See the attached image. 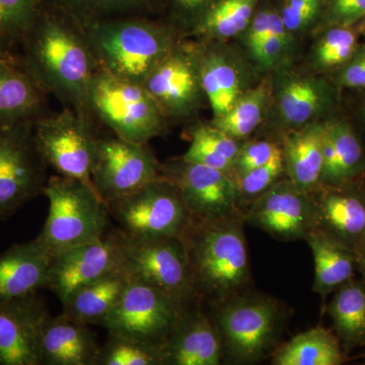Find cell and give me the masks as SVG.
I'll return each instance as SVG.
<instances>
[{
    "label": "cell",
    "mask_w": 365,
    "mask_h": 365,
    "mask_svg": "<svg viewBox=\"0 0 365 365\" xmlns=\"http://www.w3.org/2000/svg\"><path fill=\"white\" fill-rule=\"evenodd\" d=\"M78 21L102 20L124 16H148L157 0H42Z\"/></svg>",
    "instance_id": "obj_31"
},
{
    "label": "cell",
    "mask_w": 365,
    "mask_h": 365,
    "mask_svg": "<svg viewBox=\"0 0 365 365\" xmlns=\"http://www.w3.org/2000/svg\"><path fill=\"white\" fill-rule=\"evenodd\" d=\"M260 0H217L190 28L191 35L227 39L247 30Z\"/></svg>",
    "instance_id": "obj_29"
},
{
    "label": "cell",
    "mask_w": 365,
    "mask_h": 365,
    "mask_svg": "<svg viewBox=\"0 0 365 365\" xmlns=\"http://www.w3.org/2000/svg\"><path fill=\"white\" fill-rule=\"evenodd\" d=\"M43 6L42 0H0V54L16 59V51Z\"/></svg>",
    "instance_id": "obj_32"
},
{
    "label": "cell",
    "mask_w": 365,
    "mask_h": 365,
    "mask_svg": "<svg viewBox=\"0 0 365 365\" xmlns=\"http://www.w3.org/2000/svg\"><path fill=\"white\" fill-rule=\"evenodd\" d=\"M335 148L336 163L332 181L329 186L351 182L362 168L361 144L351 127L343 122L327 124Z\"/></svg>",
    "instance_id": "obj_35"
},
{
    "label": "cell",
    "mask_w": 365,
    "mask_h": 365,
    "mask_svg": "<svg viewBox=\"0 0 365 365\" xmlns=\"http://www.w3.org/2000/svg\"><path fill=\"white\" fill-rule=\"evenodd\" d=\"M123 266L132 279L140 281L188 302L192 287L188 252L182 237H137L119 230Z\"/></svg>",
    "instance_id": "obj_10"
},
{
    "label": "cell",
    "mask_w": 365,
    "mask_h": 365,
    "mask_svg": "<svg viewBox=\"0 0 365 365\" xmlns=\"http://www.w3.org/2000/svg\"><path fill=\"white\" fill-rule=\"evenodd\" d=\"M341 83L348 88H365V48L352 55L340 76Z\"/></svg>",
    "instance_id": "obj_46"
},
{
    "label": "cell",
    "mask_w": 365,
    "mask_h": 365,
    "mask_svg": "<svg viewBox=\"0 0 365 365\" xmlns=\"http://www.w3.org/2000/svg\"><path fill=\"white\" fill-rule=\"evenodd\" d=\"M356 50V38L347 26L331 29L319 41L317 60L321 66H335L347 62Z\"/></svg>",
    "instance_id": "obj_37"
},
{
    "label": "cell",
    "mask_w": 365,
    "mask_h": 365,
    "mask_svg": "<svg viewBox=\"0 0 365 365\" xmlns=\"http://www.w3.org/2000/svg\"><path fill=\"white\" fill-rule=\"evenodd\" d=\"M162 174L179 190L193 220H220L241 213L235 179L227 173L180 158L163 163Z\"/></svg>",
    "instance_id": "obj_13"
},
{
    "label": "cell",
    "mask_w": 365,
    "mask_h": 365,
    "mask_svg": "<svg viewBox=\"0 0 365 365\" xmlns=\"http://www.w3.org/2000/svg\"><path fill=\"white\" fill-rule=\"evenodd\" d=\"M162 165L148 143L101 136L91 170V182L106 203L133 193L163 178Z\"/></svg>",
    "instance_id": "obj_12"
},
{
    "label": "cell",
    "mask_w": 365,
    "mask_h": 365,
    "mask_svg": "<svg viewBox=\"0 0 365 365\" xmlns=\"http://www.w3.org/2000/svg\"><path fill=\"white\" fill-rule=\"evenodd\" d=\"M131 281L130 274L124 266L115 269L73 292L62 304L63 313L88 325H100Z\"/></svg>",
    "instance_id": "obj_24"
},
{
    "label": "cell",
    "mask_w": 365,
    "mask_h": 365,
    "mask_svg": "<svg viewBox=\"0 0 365 365\" xmlns=\"http://www.w3.org/2000/svg\"><path fill=\"white\" fill-rule=\"evenodd\" d=\"M96 125L90 115L69 107L37 118L34 132L48 167L93 186L91 170L100 138Z\"/></svg>",
    "instance_id": "obj_7"
},
{
    "label": "cell",
    "mask_w": 365,
    "mask_h": 365,
    "mask_svg": "<svg viewBox=\"0 0 365 365\" xmlns=\"http://www.w3.org/2000/svg\"><path fill=\"white\" fill-rule=\"evenodd\" d=\"M34 122L0 126V222L43 194L48 181Z\"/></svg>",
    "instance_id": "obj_8"
},
{
    "label": "cell",
    "mask_w": 365,
    "mask_h": 365,
    "mask_svg": "<svg viewBox=\"0 0 365 365\" xmlns=\"http://www.w3.org/2000/svg\"><path fill=\"white\" fill-rule=\"evenodd\" d=\"M52 254L38 237L0 255V302L37 294L45 288Z\"/></svg>",
    "instance_id": "obj_21"
},
{
    "label": "cell",
    "mask_w": 365,
    "mask_h": 365,
    "mask_svg": "<svg viewBox=\"0 0 365 365\" xmlns=\"http://www.w3.org/2000/svg\"><path fill=\"white\" fill-rule=\"evenodd\" d=\"M186 304L158 288L132 279L100 326L109 334L163 344Z\"/></svg>",
    "instance_id": "obj_11"
},
{
    "label": "cell",
    "mask_w": 365,
    "mask_h": 365,
    "mask_svg": "<svg viewBox=\"0 0 365 365\" xmlns=\"http://www.w3.org/2000/svg\"><path fill=\"white\" fill-rule=\"evenodd\" d=\"M107 205L110 215L132 237H182L193 220L179 190L165 177Z\"/></svg>",
    "instance_id": "obj_9"
},
{
    "label": "cell",
    "mask_w": 365,
    "mask_h": 365,
    "mask_svg": "<svg viewBox=\"0 0 365 365\" xmlns=\"http://www.w3.org/2000/svg\"><path fill=\"white\" fill-rule=\"evenodd\" d=\"M267 96L265 86H257L241 95L234 106L222 116L215 118L211 125L235 140L250 135L262 121Z\"/></svg>",
    "instance_id": "obj_33"
},
{
    "label": "cell",
    "mask_w": 365,
    "mask_h": 365,
    "mask_svg": "<svg viewBox=\"0 0 365 365\" xmlns=\"http://www.w3.org/2000/svg\"><path fill=\"white\" fill-rule=\"evenodd\" d=\"M182 158L186 162L199 163V165L222 170L227 174L234 169V163L232 160L195 143L190 144L188 150L184 153Z\"/></svg>",
    "instance_id": "obj_43"
},
{
    "label": "cell",
    "mask_w": 365,
    "mask_h": 365,
    "mask_svg": "<svg viewBox=\"0 0 365 365\" xmlns=\"http://www.w3.org/2000/svg\"><path fill=\"white\" fill-rule=\"evenodd\" d=\"M364 19V28H365V16Z\"/></svg>",
    "instance_id": "obj_49"
},
{
    "label": "cell",
    "mask_w": 365,
    "mask_h": 365,
    "mask_svg": "<svg viewBox=\"0 0 365 365\" xmlns=\"http://www.w3.org/2000/svg\"><path fill=\"white\" fill-rule=\"evenodd\" d=\"M98 365H165L163 344L109 334Z\"/></svg>",
    "instance_id": "obj_34"
},
{
    "label": "cell",
    "mask_w": 365,
    "mask_h": 365,
    "mask_svg": "<svg viewBox=\"0 0 365 365\" xmlns=\"http://www.w3.org/2000/svg\"><path fill=\"white\" fill-rule=\"evenodd\" d=\"M86 112L118 137L137 143L162 135L168 120L143 85L98 67L86 97Z\"/></svg>",
    "instance_id": "obj_5"
},
{
    "label": "cell",
    "mask_w": 365,
    "mask_h": 365,
    "mask_svg": "<svg viewBox=\"0 0 365 365\" xmlns=\"http://www.w3.org/2000/svg\"><path fill=\"white\" fill-rule=\"evenodd\" d=\"M165 365H218L223 360L222 341L212 319L185 309L163 343Z\"/></svg>",
    "instance_id": "obj_19"
},
{
    "label": "cell",
    "mask_w": 365,
    "mask_h": 365,
    "mask_svg": "<svg viewBox=\"0 0 365 365\" xmlns=\"http://www.w3.org/2000/svg\"><path fill=\"white\" fill-rule=\"evenodd\" d=\"M100 67L143 85L148 74L179 42L174 26L148 16L78 21Z\"/></svg>",
    "instance_id": "obj_3"
},
{
    "label": "cell",
    "mask_w": 365,
    "mask_h": 365,
    "mask_svg": "<svg viewBox=\"0 0 365 365\" xmlns=\"http://www.w3.org/2000/svg\"><path fill=\"white\" fill-rule=\"evenodd\" d=\"M189 136L191 143L200 144L204 148L228 158L232 163H235L241 148L237 140L223 133L212 125H196L190 129Z\"/></svg>",
    "instance_id": "obj_39"
},
{
    "label": "cell",
    "mask_w": 365,
    "mask_h": 365,
    "mask_svg": "<svg viewBox=\"0 0 365 365\" xmlns=\"http://www.w3.org/2000/svg\"><path fill=\"white\" fill-rule=\"evenodd\" d=\"M316 228L323 230L357 253L365 242V193L351 182L319 185L313 191Z\"/></svg>",
    "instance_id": "obj_18"
},
{
    "label": "cell",
    "mask_w": 365,
    "mask_h": 365,
    "mask_svg": "<svg viewBox=\"0 0 365 365\" xmlns=\"http://www.w3.org/2000/svg\"><path fill=\"white\" fill-rule=\"evenodd\" d=\"M100 349L88 324L66 313L46 321L40 340L41 365H98Z\"/></svg>",
    "instance_id": "obj_20"
},
{
    "label": "cell",
    "mask_w": 365,
    "mask_h": 365,
    "mask_svg": "<svg viewBox=\"0 0 365 365\" xmlns=\"http://www.w3.org/2000/svg\"><path fill=\"white\" fill-rule=\"evenodd\" d=\"M336 337L345 352L365 346V284L352 279L334 292L328 307Z\"/></svg>",
    "instance_id": "obj_26"
},
{
    "label": "cell",
    "mask_w": 365,
    "mask_h": 365,
    "mask_svg": "<svg viewBox=\"0 0 365 365\" xmlns=\"http://www.w3.org/2000/svg\"><path fill=\"white\" fill-rule=\"evenodd\" d=\"M282 309L275 299L260 294H237L215 304V324L223 359L254 364L275 347L282 330Z\"/></svg>",
    "instance_id": "obj_6"
},
{
    "label": "cell",
    "mask_w": 365,
    "mask_h": 365,
    "mask_svg": "<svg viewBox=\"0 0 365 365\" xmlns=\"http://www.w3.org/2000/svg\"><path fill=\"white\" fill-rule=\"evenodd\" d=\"M249 223L282 242L304 240L316 228V206L311 192L289 179L277 181L242 213Z\"/></svg>",
    "instance_id": "obj_14"
},
{
    "label": "cell",
    "mask_w": 365,
    "mask_h": 365,
    "mask_svg": "<svg viewBox=\"0 0 365 365\" xmlns=\"http://www.w3.org/2000/svg\"><path fill=\"white\" fill-rule=\"evenodd\" d=\"M304 241L313 253L314 292L323 299L351 280L357 269V255L323 230L314 228Z\"/></svg>",
    "instance_id": "obj_23"
},
{
    "label": "cell",
    "mask_w": 365,
    "mask_h": 365,
    "mask_svg": "<svg viewBox=\"0 0 365 365\" xmlns=\"http://www.w3.org/2000/svg\"><path fill=\"white\" fill-rule=\"evenodd\" d=\"M324 16L340 26H348L365 16V0H323Z\"/></svg>",
    "instance_id": "obj_41"
},
{
    "label": "cell",
    "mask_w": 365,
    "mask_h": 365,
    "mask_svg": "<svg viewBox=\"0 0 365 365\" xmlns=\"http://www.w3.org/2000/svg\"><path fill=\"white\" fill-rule=\"evenodd\" d=\"M123 266V250L119 232L105 235L53 255L46 277V289L64 302L79 288Z\"/></svg>",
    "instance_id": "obj_16"
},
{
    "label": "cell",
    "mask_w": 365,
    "mask_h": 365,
    "mask_svg": "<svg viewBox=\"0 0 365 365\" xmlns=\"http://www.w3.org/2000/svg\"><path fill=\"white\" fill-rule=\"evenodd\" d=\"M270 11L271 7L263 6H257L251 23L247 28V44L253 52L262 41L265 39L270 32Z\"/></svg>",
    "instance_id": "obj_44"
},
{
    "label": "cell",
    "mask_w": 365,
    "mask_h": 365,
    "mask_svg": "<svg viewBox=\"0 0 365 365\" xmlns=\"http://www.w3.org/2000/svg\"><path fill=\"white\" fill-rule=\"evenodd\" d=\"M195 47L204 96L210 103L215 118L222 116L241 97L239 73L217 52L201 46Z\"/></svg>",
    "instance_id": "obj_27"
},
{
    "label": "cell",
    "mask_w": 365,
    "mask_h": 365,
    "mask_svg": "<svg viewBox=\"0 0 365 365\" xmlns=\"http://www.w3.org/2000/svg\"><path fill=\"white\" fill-rule=\"evenodd\" d=\"M325 104V91L317 81L309 78H288L278 93V108L284 123L299 128L311 121Z\"/></svg>",
    "instance_id": "obj_30"
},
{
    "label": "cell",
    "mask_w": 365,
    "mask_h": 365,
    "mask_svg": "<svg viewBox=\"0 0 365 365\" xmlns=\"http://www.w3.org/2000/svg\"><path fill=\"white\" fill-rule=\"evenodd\" d=\"M344 351L330 331L316 327L294 336L274 353V365H340Z\"/></svg>",
    "instance_id": "obj_28"
},
{
    "label": "cell",
    "mask_w": 365,
    "mask_h": 365,
    "mask_svg": "<svg viewBox=\"0 0 365 365\" xmlns=\"http://www.w3.org/2000/svg\"><path fill=\"white\" fill-rule=\"evenodd\" d=\"M49 317L37 294L0 302V365H41V335Z\"/></svg>",
    "instance_id": "obj_17"
},
{
    "label": "cell",
    "mask_w": 365,
    "mask_h": 365,
    "mask_svg": "<svg viewBox=\"0 0 365 365\" xmlns=\"http://www.w3.org/2000/svg\"><path fill=\"white\" fill-rule=\"evenodd\" d=\"M357 269L362 276V281L365 284V242L357 251Z\"/></svg>",
    "instance_id": "obj_47"
},
{
    "label": "cell",
    "mask_w": 365,
    "mask_h": 365,
    "mask_svg": "<svg viewBox=\"0 0 365 365\" xmlns=\"http://www.w3.org/2000/svg\"><path fill=\"white\" fill-rule=\"evenodd\" d=\"M324 125L309 124L290 133L282 148L285 172L297 188L311 192L321 184Z\"/></svg>",
    "instance_id": "obj_25"
},
{
    "label": "cell",
    "mask_w": 365,
    "mask_h": 365,
    "mask_svg": "<svg viewBox=\"0 0 365 365\" xmlns=\"http://www.w3.org/2000/svg\"><path fill=\"white\" fill-rule=\"evenodd\" d=\"M217 0H168L173 14L178 20L187 24L189 28Z\"/></svg>",
    "instance_id": "obj_45"
},
{
    "label": "cell",
    "mask_w": 365,
    "mask_h": 365,
    "mask_svg": "<svg viewBox=\"0 0 365 365\" xmlns=\"http://www.w3.org/2000/svg\"><path fill=\"white\" fill-rule=\"evenodd\" d=\"M43 194L49 212L37 237L52 256L104 237L110 211L95 187L57 175L48 179Z\"/></svg>",
    "instance_id": "obj_4"
},
{
    "label": "cell",
    "mask_w": 365,
    "mask_h": 365,
    "mask_svg": "<svg viewBox=\"0 0 365 365\" xmlns=\"http://www.w3.org/2000/svg\"><path fill=\"white\" fill-rule=\"evenodd\" d=\"M323 0H284L279 14L288 32L304 30L322 13Z\"/></svg>",
    "instance_id": "obj_40"
},
{
    "label": "cell",
    "mask_w": 365,
    "mask_h": 365,
    "mask_svg": "<svg viewBox=\"0 0 365 365\" xmlns=\"http://www.w3.org/2000/svg\"><path fill=\"white\" fill-rule=\"evenodd\" d=\"M0 57H6V58H11V57L4 56V55L0 54Z\"/></svg>",
    "instance_id": "obj_48"
},
{
    "label": "cell",
    "mask_w": 365,
    "mask_h": 365,
    "mask_svg": "<svg viewBox=\"0 0 365 365\" xmlns=\"http://www.w3.org/2000/svg\"><path fill=\"white\" fill-rule=\"evenodd\" d=\"M143 86L167 120L191 116L204 95L195 46L178 42L151 71Z\"/></svg>",
    "instance_id": "obj_15"
},
{
    "label": "cell",
    "mask_w": 365,
    "mask_h": 365,
    "mask_svg": "<svg viewBox=\"0 0 365 365\" xmlns=\"http://www.w3.org/2000/svg\"><path fill=\"white\" fill-rule=\"evenodd\" d=\"M18 49L19 66L47 95L86 113L88 88L100 66L76 19L43 4Z\"/></svg>",
    "instance_id": "obj_1"
},
{
    "label": "cell",
    "mask_w": 365,
    "mask_h": 365,
    "mask_svg": "<svg viewBox=\"0 0 365 365\" xmlns=\"http://www.w3.org/2000/svg\"><path fill=\"white\" fill-rule=\"evenodd\" d=\"M241 213L192 220L182 237L195 297L220 304L241 294L250 277L248 246Z\"/></svg>",
    "instance_id": "obj_2"
},
{
    "label": "cell",
    "mask_w": 365,
    "mask_h": 365,
    "mask_svg": "<svg viewBox=\"0 0 365 365\" xmlns=\"http://www.w3.org/2000/svg\"><path fill=\"white\" fill-rule=\"evenodd\" d=\"M289 34L281 20L279 11L271 7L270 32L252 54L262 66H272L287 49L289 43Z\"/></svg>",
    "instance_id": "obj_38"
},
{
    "label": "cell",
    "mask_w": 365,
    "mask_h": 365,
    "mask_svg": "<svg viewBox=\"0 0 365 365\" xmlns=\"http://www.w3.org/2000/svg\"><path fill=\"white\" fill-rule=\"evenodd\" d=\"M46 96L16 59L0 57V126L43 116L48 113Z\"/></svg>",
    "instance_id": "obj_22"
},
{
    "label": "cell",
    "mask_w": 365,
    "mask_h": 365,
    "mask_svg": "<svg viewBox=\"0 0 365 365\" xmlns=\"http://www.w3.org/2000/svg\"><path fill=\"white\" fill-rule=\"evenodd\" d=\"M278 146L270 141H255L240 148L235 158L234 169L237 170V177L250 170L261 167L272 158Z\"/></svg>",
    "instance_id": "obj_42"
},
{
    "label": "cell",
    "mask_w": 365,
    "mask_h": 365,
    "mask_svg": "<svg viewBox=\"0 0 365 365\" xmlns=\"http://www.w3.org/2000/svg\"><path fill=\"white\" fill-rule=\"evenodd\" d=\"M284 172L282 148L278 146L267 163L235 178L237 205L240 212L242 215L255 200L279 181Z\"/></svg>",
    "instance_id": "obj_36"
}]
</instances>
